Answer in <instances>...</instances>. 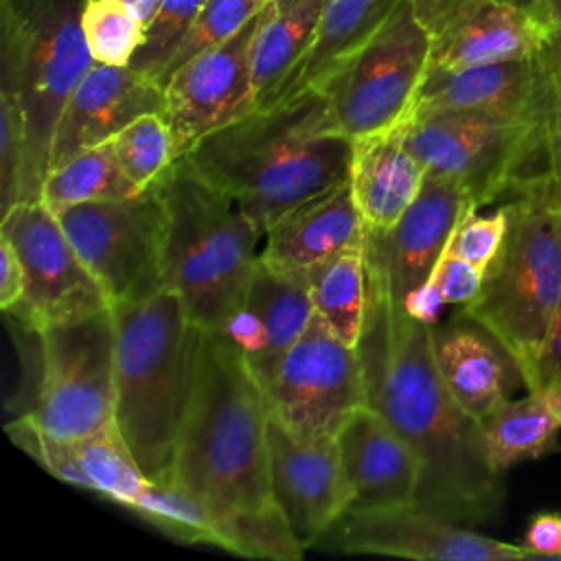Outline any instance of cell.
<instances>
[{"label":"cell","mask_w":561,"mask_h":561,"mask_svg":"<svg viewBox=\"0 0 561 561\" xmlns=\"http://www.w3.org/2000/svg\"><path fill=\"white\" fill-rule=\"evenodd\" d=\"M480 430L489 462L497 473L537 458L561 430V390L537 388L526 397L506 399L480 421Z\"/></svg>","instance_id":"27"},{"label":"cell","mask_w":561,"mask_h":561,"mask_svg":"<svg viewBox=\"0 0 561 561\" xmlns=\"http://www.w3.org/2000/svg\"><path fill=\"white\" fill-rule=\"evenodd\" d=\"M81 28L96 64L129 66L147 39V26L123 0H85Z\"/></svg>","instance_id":"34"},{"label":"cell","mask_w":561,"mask_h":561,"mask_svg":"<svg viewBox=\"0 0 561 561\" xmlns=\"http://www.w3.org/2000/svg\"><path fill=\"white\" fill-rule=\"evenodd\" d=\"M364 221L348 180L285 213L265 234L259 261L305 280L313 270L364 243Z\"/></svg>","instance_id":"23"},{"label":"cell","mask_w":561,"mask_h":561,"mask_svg":"<svg viewBox=\"0 0 561 561\" xmlns=\"http://www.w3.org/2000/svg\"><path fill=\"white\" fill-rule=\"evenodd\" d=\"M432 278L436 280L440 296L447 305H467L478 296L484 272L473 263L465 261L462 256L454 254L449 245H445L432 270Z\"/></svg>","instance_id":"40"},{"label":"cell","mask_w":561,"mask_h":561,"mask_svg":"<svg viewBox=\"0 0 561 561\" xmlns=\"http://www.w3.org/2000/svg\"><path fill=\"white\" fill-rule=\"evenodd\" d=\"M506 226H508V217L504 206L495 208L489 215H480L478 208H469L458 221L447 245L454 254L462 256L465 261L486 272V267L491 265V261L502 248Z\"/></svg>","instance_id":"38"},{"label":"cell","mask_w":561,"mask_h":561,"mask_svg":"<svg viewBox=\"0 0 561 561\" xmlns=\"http://www.w3.org/2000/svg\"><path fill=\"white\" fill-rule=\"evenodd\" d=\"M430 37L432 68H467L541 50L548 33L506 0H410Z\"/></svg>","instance_id":"18"},{"label":"cell","mask_w":561,"mask_h":561,"mask_svg":"<svg viewBox=\"0 0 561 561\" xmlns=\"http://www.w3.org/2000/svg\"><path fill=\"white\" fill-rule=\"evenodd\" d=\"M548 191L552 202L561 208V94L550 114L548 127Z\"/></svg>","instance_id":"46"},{"label":"cell","mask_w":561,"mask_h":561,"mask_svg":"<svg viewBox=\"0 0 561 561\" xmlns=\"http://www.w3.org/2000/svg\"><path fill=\"white\" fill-rule=\"evenodd\" d=\"M121 171L138 186H151L180 156L162 112H149L107 140Z\"/></svg>","instance_id":"33"},{"label":"cell","mask_w":561,"mask_h":561,"mask_svg":"<svg viewBox=\"0 0 561 561\" xmlns=\"http://www.w3.org/2000/svg\"><path fill=\"white\" fill-rule=\"evenodd\" d=\"M552 72H554V79H557V85L561 90V26L548 31V37L541 46Z\"/></svg>","instance_id":"48"},{"label":"cell","mask_w":561,"mask_h":561,"mask_svg":"<svg viewBox=\"0 0 561 561\" xmlns=\"http://www.w3.org/2000/svg\"><path fill=\"white\" fill-rule=\"evenodd\" d=\"M307 285L316 313L340 340L357 346L368 311L364 243L344 250L313 270Z\"/></svg>","instance_id":"30"},{"label":"cell","mask_w":561,"mask_h":561,"mask_svg":"<svg viewBox=\"0 0 561 561\" xmlns=\"http://www.w3.org/2000/svg\"><path fill=\"white\" fill-rule=\"evenodd\" d=\"M42 375L31 416L50 434L77 440L114 421L116 327L112 307L37 333Z\"/></svg>","instance_id":"10"},{"label":"cell","mask_w":561,"mask_h":561,"mask_svg":"<svg viewBox=\"0 0 561 561\" xmlns=\"http://www.w3.org/2000/svg\"><path fill=\"white\" fill-rule=\"evenodd\" d=\"M526 11L546 33L561 26V0H530Z\"/></svg>","instance_id":"47"},{"label":"cell","mask_w":561,"mask_h":561,"mask_svg":"<svg viewBox=\"0 0 561 561\" xmlns=\"http://www.w3.org/2000/svg\"><path fill=\"white\" fill-rule=\"evenodd\" d=\"M508 217L500 252L462 313L489 329L517 362L524 386L561 305V208L548 180H535L502 204Z\"/></svg>","instance_id":"6"},{"label":"cell","mask_w":561,"mask_h":561,"mask_svg":"<svg viewBox=\"0 0 561 561\" xmlns=\"http://www.w3.org/2000/svg\"><path fill=\"white\" fill-rule=\"evenodd\" d=\"M430 68V37L401 0L377 33L318 90L340 127L355 140L403 125Z\"/></svg>","instance_id":"9"},{"label":"cell","mask_w":561,"mask_h":561,"mask_svg":"<svg viewBox=\"0 0 561 561\" xmlns=\"http://www.w3.org/2000/svg\"><path fill=\"white\" fill-rule=\"evenodd\" d=\"M524 546L537 557H561V515L541 513L528 524Z\"/></svg>","instance_id":"44"},{"label":"cell","mask_w":561,"mask_h":561,"mask_svg":"<svg viewBox=\"0 0 561 561\" xmlns=\"http://www.w3.org/2000/svg\"><path fill=\"white\" fill-rule=\"evenodd\" d=\"M265 4L267 0H206L171 57L162 77V88L173 70H178L182 64L191 61L193 57L230 39Z\"/></svg>","instance_id":"35"},{"label":"cell","mask_w":561,"mask_h":561,"mask_svg":"<svg viewBox=\"0 0 561 561\" xmlns=\"http://www.w3.org/2000/svg\"><path fill=\"white\" fill-rule=\"evenodd\" d=\"M469 208H480L454 180L425 175L423 188L401 219L386 232L364 234L366 280L390 302L425 283Z\"/></svg>","instance_id":"16"},{"label":"cell","mask_w":561,"mask_h":561,"mask_svg":"<svg viewBox=\"0 0 561 561\" xmlns=\"http://www.w3.org/2000/svg\"><path fill=\"white\" fill-rule=\"evenodd\" d=\"M399 2L401 0H327L311 48L270 107L318 92L331 75L377 33Z\"/></svg>","instance_id":"25"},{"label":"cell","mask_w":561,"mask_h":561,"mask_svg":"<svg viewBox=\"0 0 561 561\" xmlns=\"http://www.w3.org/2000/svg\"><path fill=\"white\" fill-rule=\"evenodd\" d=\"M156 184L164 206L162 287L182 298L197 327L219 331L245 300L263 234L184 158Z\"/></svg>","instance_id":"5"},{"label":"cell","mask_w":561,"mask_h":561,"mask_svg":"<svg viewBox=\"0 0 561 561\" xmlns=\"http://www.w3.org/2000/svg\"><path fill=\"white\" fill-rule=\"evenodd\" d=\"M182 158L265 234L291 208L348 180L353 140L311 92L254 110Z\"/></svg>","instance_id":"2"},{"label":"cell","mask_w":561,"mask_h":561,"mask_svg":"<svg viewBox=\"0 0 561 561\" xmlns=\"http://www.w3.org/2000/svg\"><path fill=\"white\" fill-rule=\"evenodd\" d=\"M425 167L403 145L401 125L353 142L348 184L368 232H386L412 206Z\"/></svg>","instance_id":"24"},{"label":"cell","mask_w":561,"mask_h":561,"mask_svg":"<svg viewBox=\"0 0 561 561\" xmlns=\"http://www.w3.org/2000/svg\"><path fill=\"white\" fill-rule=\"evenodd\" d=\"M206 0H162L147 26V39L131 59V68L162 85L164 70Z\"/></svg>","instance_id":"37"},{"label":"cell","mask_w":561,"mask_h":561,"mask_svg":"<svg viewBox=\"0 0 561 561\" xmlns=\"http://www.w3.org/2000/svg\"><path fill=\"white\" fill-rule=\"evenodd\" d=\"M24 296V270L13 243L0 237V307L11 311Z\"/></svg>","instance_id":"43"},{"label":"cell","mask_w":561,"mask_h":561,"mask_svg":"<svg viewBox=\"0 0 561 561\" xmlns=\"http://www.w3.org/2000/svg\"><path fill=\"white\" fill-rule=\"evenodd\" d=\"M79 462L92 484V493L129 508L147 486L149 478L131 454L116 423L75 440Z\"/></svg>","instance_id":"32"},{"label":"cell","mask_w":561,"mask_h":561,"mask_svg":"<svg viewBox=\"0 0 561 561\" xmlns=\"http://www.w3.org/2000/svg\"><path fill=\"white\" fill-rule=\"evenodd\" d=\"M26 160V131L18 105L0 94V210L2 215L22 199Z\"/></svg>","instance_id":"39"},{"label":"cell","mask_w":561,"mask_h":561,"mask_svg":"<svg viewBox=\"0 0 561 561\" xmlns=\"http://www.w3.org/2000/svg\"><path fill=\"white\" fill-rule=\"evenodd\" d=\"M327 0H267L252 44V88L256 110L274 103L313 44Z\"/></svg>","instance_id":"26"},{"label":"cell","mask_w":561,"mask_h":561,"mask_svg":"<svg viewBox=\"0 0 561 561\" xmlns=\"http://www.w3.org/2000/svg\"><path fill=\"white\" fill-rule=\"evenodd\" d=\"M506 2H511L515 7H522V9H528V4H530V0H506Z\"/></svg>","instance_id":"49"},{"label":"cell","mask_w":561,"mask_h":561,"mask_svg":"<svg viewBox=\"0 0 561 561\" xmlns=\"http://www.w3.org/2000/svg\"><path fill=\"white\" fill-rule=\"evenodd\" d=\"M138 188L118 167L110 142L83 149L48 169L39 199L53 215L77 204L138 195Z\"/></svg>","instance_id":"29"},{"label":"cell","mask_w":561,"mask_h":561,"mask_svg":"<svg viewBox=\"0 0 561 561\" xmlns=\"http://www.w3.org/2000/svg\"><path fill=\"white\" fill-rule=\"evenodd\" d=\"M447 302L440 296V289L436 285V280L430 278L425 283H421L419 287H414L401 302V307L405 309V313L419 322L425 324H436L440 318V311Z\"/></svg>","instance_id":"45"},{"label":"cell","mask_w":561,"mask_h":561,"mask_svg":"<svg viewBox=\"0 0 561 561\" xmlns=\"http://www.w3.org/2000/svg\"><path fill=\"white\" fill-rule=\"evenodd\" d=\"M259 13L230 39L182 64L164 81V118L180 158L202 138L256 110L252 44Z\"/></svg>","instance_id":"15"},{"label":"cell","mask_w":561,"mask_h":561,"mask_svg":"<svg viewBox=\"0 0 561 561\" xmlns=\"http://www.w3.org/2000/svg\"><path fill=\"white\" fill-rule=\"evenodd\" d=\"M221 335H226L250 362L259 359L267 348V331L261 316L248 305L241 302L221 324Z\"/></svg>","instance_id":"41"},{"label":"cell","mask_w":561,"mask_h":561,"mask_svg":"<svg viewBox=\"0 0 561 561\" xmlns=\"http://www.w3.org/2000/svg\"><path fill=\"white\" fill-rule=\"evenodd\" d=\"M432 351L445 388L478 423L524 386L506 346L462 311L432 324Z\"/></svg>","instance_id":"22"},{"label":"cell","mask_w":561,"mask_h":561,"mask_svg":"<svg viewBox=\"0 0 561 561\" xmlns=\"http://www.w3.org/2000/svg\"><path fill=\"white\" fill-rule=\"evenodd\" d=\"M83 2H2L0 94L18 105L26 131L20 202L39 199L59 114L81 77L94 64L81 28Z\"/></svg>","instance_id":"7"},{"label":"cell","mask_w":561,"mask_h":561,"mask_svg":"<svg viewBox=\"0 0 561 561\" xmlns=\"http://www.w3.org/2000/svg\"><path fill=\"white\" fill-rule=\"evenodd\" d=\"M243 302L261 316L267 331L265 353L254 362L248 359L259 381H263L291 344L305 333L316 309L305 280L274 272L261 261L252 274Z\"/></svg>","instance_id":"28"},{"label":"cell","mask_w":561,"mask_h":561,"mask_svg":"<svg viewBox=\"0 0 561 561\" xmlns=\"http://www.w3.org/2000/svg\"><path fill=\"white\" fill-rule=\"evenodd\" d=\"M561 90L543 50L467 68H427L412 114L449 110L543 118ZM410 114V116H412Z\"/></svg>","instance_id":"19"},{"label":"cell","mask_w":561,"mask_h":561,"mask_svg":"<svg viewBox=\"0 0 561 561\" xmlns=\"http://www.w3.org/2000/svg\"><path fill=\"white\" fill-rule=\"evenodd\" d=\"M24 270V296L9 311L39 333L112 307L105 289L77 254L59 219L42 202H18L0 221Z\"/></svg>","instance_id":"13"},{"label":"cell","mask_w":561,"mask_h":561,"mask_svg":"<svg viewBox=\"0 0 561 561\" xmlns=\"http://www.w3.org/2000/svg\"><path fill=\"white\" fill-rule=\"evenodd\" d=\"M368 283V280H366ZM357 353L366 403L412 447L421 465L416 508L460 526L486 522L502 502L480 423L445 388L432 351V324L419 322L368 285Z\"/></svg>","instance_id":"1"},{"label":"cell","mask_w":561,"mask_h":561,"mask_svg":"<svg viewBox=\"0 0 561 561\" xmlns=\"http://www.w3.org/2000/svg\"><path fill=\"white\" fill-rule=\"evenodd\" d=\"M149 112L164 114V88L158 81L131 66L94 61L59 114L48 169L83 149L107 142Z\"/></svg>","instance_id":"20"},{"label":"cell","mask_w":561,"mask_h":561,"mask_svg":"<svg viewBox=\"0 0 561 561\" xmlns=\"http://www.w3.org/2000/svg\"><path fill=\"white\" fill-rule=\"evenodd\" d=\"M112 313L114 423L147 478L160 480L171 473L204 329L164 287L149 298L112 305Z\"/></svg>","instance_id":"4"},{"label":"cell","mask_w":561,"mask_h":561,"mask_svg":"<svg viewBox=\"0 0 561 561\" xmlns=\"http://www.w3.org/2000/svg\"><path fill=\"white\" fill-rule=\"evenodd\" d=\"M548 127L550 116L449 110L412 114L401 138L430 175L462 184L484 206L548 175Z\"/></svg>","instance_id":"8"},{"label":"cell","mask_w":561,"mask_h":561,"mask_svg":"<svg viewBox=\"0 0 561 561\" xmlns=\"http://www.w3.org/2000/svg\"><path fill=\"white\" fill-rule=\"evenodd\" d=\"M55 217L112 305L162 289L164 206L156 182L138 195L77 204Z\"/></svg>","instance_id":"11"},{"label":"cell","mask_w":561,"mask_h":561,"mask_svg":"<svg viewBox=\"0 0 561 561\" xmlns=\"http://www.w3.org/2000/svg\"><path fill=\"white\" fill-rule=\"evenodd\" d=\"M318 546L419 561H517L537 557L526 546L480 535L416 506L346 511Z\"/></svg>","instance_id":"14"},{"label":"cell","mask_w":561,"mask_h":561,"mask_svg":"<svg viewBox=\"0 0 561 561\" xmlns=\"http://www.w3.org/2000/svg\"><path fill=\"white\" fill-rule=\"evenodd\" d=\"M267 421L270 403L248 357L219 331L204 329L167 478L195 493L221 533L230 522L278 508L270 489Z\"/></svg>","instance_id":"3"},{"label":"cell","mask_w":561,"mask_h":561,"mask_svg":"<svg viewBox=\"0 0 561 561\" xmlns=\"http://www.w3.org/2000/svg\"><path fill=\"white\" fill-rule=\"evenodd\" d=\"M4 432L15 447H20L24 454H28L53 478H57L70 486L92 491V484L79 462L75 440L59 438V436L46 432L31 416V412L9 421L4 425Z\"/></svg>","instance_id":"36"},{"label":"cell","mask_w":561,"mask_h":561,"mask_svg":"<svg viewBox=\"0 0 561 561\" xmlns=\"http://www.w3.org/2000/svg\"><path fill=\"white\" fill-rule=\"evenodd\" d=\"M344 478L351 491L348 511L414 506L421 465L412 447L370 405L357 408L335 434Z\"/></svg>","instance_id":"21"},{"label":"cell","mask_w":561,"mask_h":561,"mask_svg":"<svg viewBox=\"0 0 561 561\" xmlns=\"http://www.w3.org/2000/svg\"><path fill=\"white\" fill-rule=\"evenodd\" d=\"M267 456L272 497L300 546L309 550L351 506L337 440L300 436L270 412Z\"/></svg>","instance_id":"17"},{"label":"cell","mask_w":561,"mask_h":561,"mask_svg":"<svg viewBox=\"0 0 561 561\" xmlns=\"http://www.w3.org/2000/svg\"><path fill=\"white\" fill-rule=\"evenodd\" d=\"M537 388H559L561 390V305L543 340L539 357L535 362L533 379L526 390Z\"/></svg>","instance_id":"42"},{"label":"cell","mask_w":561,"mask_h":561,"mask_svg":"<svg viewBox=\"0 0 561 561\" xmlns=\"http://www.w3.org/2000/svg\"><path fill=\"white\" fill-rule=\"evenodd\" d=\"M261 386L270 412L300 436H335L357 408L368 405L357 346L340 340L316 311Z\"/></svg>","instance_id":"12"},{"label":"cell","mask_w":561,"mask_h":561,"mask_svg":"<svg viewBox=\"0 0 561 561\" xmlns=\"http://www.w3.org/2000/svg\"><path fill=\"white\" fill-rule=\"evenodd\" d=\"M127 511L178 541L224 548V533L215 513L173 478L149 480Z\"/></svg>","instance_id":"31"}]
</instances>
